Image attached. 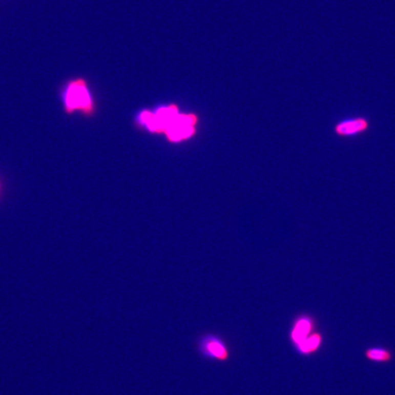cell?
<instances>
[{"label":"cell","mask_w":395,"mask_h":395,"mask_svg":"<svg viewBox=\"0 0 395 395\" xmlns=\"http://www.w3.org/2000/svg\"><path fill=\"white\" fill-rule=\"evenodd\" d=\"M370 122L365 116H353L340 120L333 127L336 136L340 138H353L362 136L370 130Z\"/></svg>","instance_id":"obj_4"},{"label":"cell","mask_w":395,"mask_h":395,"mask_svg":"<svg viewBox=\"0 0 395 395\" xmlns=\"http://www.w3.org/2000/svg\"><path fill=\"white\" fill-rule=\"evenodd\" d=\"M209 352L211 353L213 356L217 358H225L226 351L224 348L218 342H209L208 343Z\"/></svg>","instance_id":"obj_6"},{"label":"cell","mask_w":395,"mask_h":395,"mask_svg":"<svg viewBox=\"0 0 395 395\" xmlns=\"http://www.w3.org/2000/svg\"><path fill=\"white\" fill-rule=\"evenodd\" d=\"M64 108L67 114L81 111L86 116L94 115V102L84 80H77L69 85L64 96Z\"/></svg>","instance_id":"obj_1"},{"label":"cell","mask_w":395,"mask_h":395,"mask_svg":"<svg viewBox=\"0 0 395 395\" xmlns=\"http://www.w3.org/2000/svg\"><path fill=\"white\" fill-rule=\"evenodd\" d=\"M0 196H1V182H0Z\"/></svg>","instance_id":"obj_7"},{"label":"cell","mask_w":395,"mask_h":395,"mask_svg":"<svg viewBox=\"0 0 395 395\" xmlns=\"http://www.w3.org/2000/svg\"><path fill=\"white\" fill-rule=\"evenodd\" d=\"M364 356L369 361L377 364H386L393 360V352L383 346H374L367 348Z\"/></svg>","instance_id":"obj_5"},{"label":"cell","mask_w":395,"mask_h":395,"mask_svg":"<svg viewBox=\"0 0 395 395\" xmlns=\"http://www.w3.org/2000/svg\"><path fill=\"white\" fill-rule=\"evenodd\" d=\"M318 330L317 320L312 315L302 314L295 319L290 339L298 353Z\"/></svg>","instance_id":"obj_2"},{"label":"cell","mask_w":395,"mask_h":395,"mask_svg":"<svg viewBox=\"0 0 395 395\" xmlns=\"http://www.w3.org/2000/svg\"><path fill=\"white\" fill-rule=\"evenodd\" d=\"M197 121V115L179 113L170 120L163 133H165L167 137L171 141H179L189 138L195 132Z\"/></svg>","instance_id":"obj_3"}]
</instances>
